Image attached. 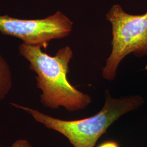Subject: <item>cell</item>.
I'll return each instance as SVG.
<instances>
[{
    "label": "cell",
    "mask_w": 147,
    "mask_h": 147,
    "mask_svg": "<svg viewBox=\"0 0 147 147\" xmlns=\"http://www.w3.org/2000/svg\"><path fill=\"white\" fill-rule=\"evenodd\" d=\"M73 22L61 11L40 19H20L0 16V32L20 39L22 43L47 49L53 39H63L72 31Z\"/></svg>",
    "instance_id": "cell-4"
},
{
    "label": "cell",
    "mask_w": 147,
    "mask_h": 147,
    "mask_svg": "<svg viewBox=\"0 0 147 147\" xmlns=\"http://www.w3.org/2000/svg\"><path fill=\"white\" fill-rule=\"evenodd\" d=\"M13 87L10 66L0 53V102L9 93Z\"/></svg>",
    "instance_id": "cell-5"
},
{
    "label": "cell",
    "mask_w": 147,
    "mask_h": 147,
    "mask_svg": "<svg viewBox=\"0 0 147 147\" xmlns=\"http://www.w3.org/2000/svg\"><path fill=\"white\" fill-rule=\"evenodd\" d=\"M96 147H120L119 144L114 141H107L102 142Z\"/></svg>",
    "instance_id": "cell-7"
},
{
    "label": "cell",
    "mask_w": 147,
    "mask_h": 147,
    "mask_svg": "<svg viewBox=\"0 0 147 147\" xmlns=\"http://www.w3.org/2000/svg\"><path fill=\"white\" fill-rule=\"evenodd\" d=\"M105 102L94 115L81 119L67 121L47 115L37 109L19 105H11L26 112L34 120L48 129L57 132L66 137L74 147H95L101 137L122 116L137 110L144 103L139 95L113 98L109 90L105 92Z\"/></svg>",
    "instance_id": "cell-2"
},
{
    "label": "cell",
    "mask_w": 147,
    "mask_h": 147,
    "mask_svg": "<svg viewBox=\"0 0 147 147\" xmlns=\"http://www.w3.org/2000/svg\"><path fill=\"white\" fill-rule=\"evenodd\" d=\"M0 147L1 146H0ZM11 147H33L31 143L26 139H19L13 143Z\"/></svg>",
    "instance_id": "cell-6"
},
{
    "label": "cell",
    "mask_w": 147,
    "mask_h": 147,
    "mask_svg": "<svg viewBox=\"0 0 147 147\" xmlns=\"http://www.w3.org/2000/svg\"><path fill=\"white\" fill-rule=\"evenodd\" d=\"M106 18L112 25V51L101 74L106 80L112 81L126 56L131 53L138 58L147 55V11L142 15L130 14L116 4Z\"/></svg>",
    "instance_id": "cell-3"
},
{
    "label": "cell",
    "mask_w": 147,
    "mask_h": 147,
    "mask_svg": "<svg viewBox=\"0 0 147 147\" xmlns=\"http://www.w3.org/2000/svg\"><path fill=\"white\" fill-rule=\"evenodd\" d=\"M42 48L22 42L18 47L20 55L36 74L42 105L51 110L63 107L70 112L87 108L92 102L91 96L77 89L68 79L69 63L73 57L71 48L63 47L53 56L43 52Z\"/></svg>",
    "instance_id": "cell-1"
},
{
    "label": "cell",
    "mask_w": 147,
    "mask_h": 147,
    "mask_svg": "<svg viewBox=\"0 0 147 147\" xmlns=\"http://www.w3.org/2000/svg\"><path fill=\"white\" fill-rule=\"evenodd\" d=\"M144 69L146 70H147V65H146V66L145 67V68H144Z\"/></svg>",
    "instance_id": "cell-8"
}]
</instances>
